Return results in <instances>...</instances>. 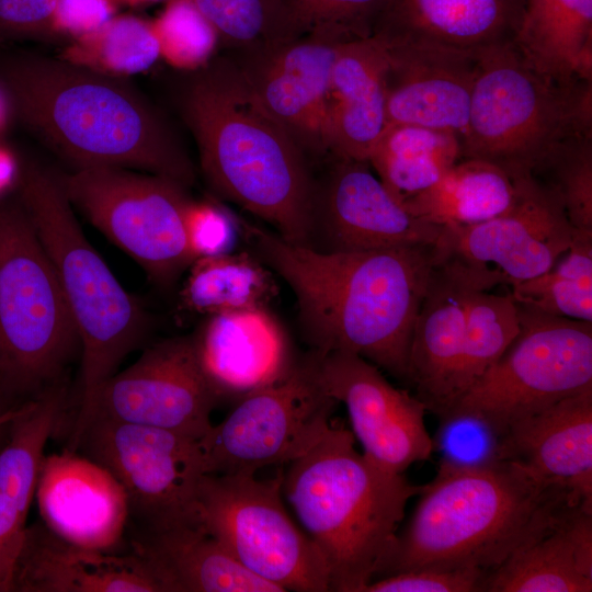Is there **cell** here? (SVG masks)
<instances>
[{
    "instance_id": "3957f363",
    "label": "cell",
    "mask_w": 592,
    "mask_h": 592,
    "mask_svg": "<svg viewBox=\"0 0 592 592\" xmlns=\"http://www.w3.org/2000/svg\"><path fill=\"white\" fill-rule=\"evenodd\" d=\"M189 73L179 105L210 187L286 241L311 247L315 179L305 152L231 57Z\"/></svg>"
},
{
    "instance_id": "2e32d148",
    "label": "cell",
    "mask_w": 592,
    "mask_h": 592,
    "mask_svg": "<svg viewBox=\"0 0 592 592\" xmlns=\"http://www.w3.org/2000/svg\"><path fill=\"white\" fill-rule=\"evenodd\" d=\"M315 353L320 383L345 406L352 434L367 459L389 473L403 474L431 457L434 443L425 425L428 410L415 395L392 386L376 365L357 354Z\"/></svg>"
},
{
    "instance_id": "7a4b0ae2",
    "label": "cell",
    "mask_w": 592,
    "mask_h": 592,
    "mask_svg": "<svg viewBox=\"0 0 592 592\" xmlns=\"http://www.w3.org/2000/svg\"><path fill=\"white\" fill-rule=\"evenodd\" d=\"M0 83L14 117L72 169L117 167L193 184L186 151L127 78L21 53L0 62Z\"/></svg>"
},
{
    "instance_id": "c3c4849f",
    "label": "cell",
    "mask_w": 592,
    "mask_h": 592,
    "mask_svg": "<svg viewBox=\"0 0 592 592\" xmlns=\"http://www.w3.org/2000/svg\"><path fill=\"white\" fill-rule=\"evenodd\" d=\"M12 117H14V114L10 98L3 86L0 83V136L9 127Z\"/></svg>"
},
{
    "instance_id": "1f68e13d",
    "label": "cell",
    "mask_w": 592,
    "mask_h": 592,
    "mask_svg": "<svg viewBox=\"0 0 592 592\" xmlns=\"http://www.w3.org/2000/svg\"><path fill=\"white\" fill-rule=\"evenodd\" d=\"M462 159L459 137L449 130L387 125L368 162L391 196L403 204L431 187Z\"/></svg>"
},
{
    "instance_id": "ee69618b",
    "label": "cell",
    "mask_w": 592,
    "mask_h": 592,
    "mask_svg": "<svg viewBox=\"0 0 592 592\" xmlns=\"http://www.w3.org/2000/svg\"><path fill=\"white\" fill-rule=\"evenodd\" d=\"M56 2L57 0H0V42L47 41L56 37Z\"/></svg>"
},
{
    "instance_id": "ab89813d",
    "label": "cell",
    "mask_w": 592,
    "mask_h": 592,
    "mask_svg": "<svg viewBox=\"0 0 592 592\" xmlns=\"http://www.w3.org/2000/svg\"><path fill=\"white\" fill-rule=\"evenodd\" d=\"M151 23L160 57L172 67L190 72L214 57L216 32L191 0H170Z\"/></svg>"
},
{
    "instance_id": "4fadbf2b",
    "label": "cell",
    "mask_w": 592,
    "mask_h": 592,
    "mask_svg": "<svg viewBox=\"0 0 592 592\" xmlns=\"http://www.w3.org/2000/svg\"><path fill=\"white\" fill-rule=\"evenodd\" d=\"M337 405L320 383L317 355L310 350L285 378L238 400L198 440L205 474L284 467L321 439Z\"/></svg>"
},
{
    "instance_id": "44dd1931",
    "label": "cell",
    "mask_w": 592,
    "mask_h": 592,
    "mask_svg": "<svg viewBox=\"0 0 592 592\" xmlns=\"http://www.w3.org/2000/svg\"><path fill=\"white\" fill-rule=\"evenodd\" d=\"M476 289L456 266L435 261L413 325L407 382L428 412L437 415L440 421L463 398L460 371L467 308Z\"/></svg>"
},
{
    "instance_id": "30bf717a",
    "label": "cell",
    "mask_w": 592,
    "mask_h": 592,
    "mask_svg": "<svg viewBox=\"0 0 592 592\" xmlns=\"http://www.w3.org/2000/svg\"><path fill=\"white\" fill-rule=\"evenodd\" d=\"M516 305L519 333L447 415L474 417L499 439L520 420L592 387V322Z\"/></svg>"
},
{
    "instance_id": "9c48e42d",
    "label": "cell",
    "mask_w": 592,
    "mask_h": 592,
    "mask_svg": "<svg viewBox=\"0 0 592 592\" xmlns=\"http://www.w3.org/2000/svg\"><path fill=\"white\" fill-rule=\"evenodd\" d=\"M282 471L204 474L197 488L200 525L247 570L283 592L330 591L318 548L284 504Z\"/></svg>"
},
{
    "instance_id": "d6a6232c",
    "label": "cell",
    "mask_w": 592,
    "mask_h": 592,
    "mask_svg": "<svg viewBox=\"0 0 592 592\" xmlns=\"http://www.w3.org/2000/svg\"><path fill=\"white\" fill-rule=\"evenodd\" d=\"M181 291L184 307L207 317L267 307L277 296L270 269L247 252L200 258L187 267Z\"/></svg>"
},
{
    "instance_id": "5b68a950",
    "label": "cell",
    "mask_w": 592,
    "mask_h": 592,
    "mask_svg": "<svg viewBox=\"0 0 592 592\" xmlns=\"http://www.w3.org/2000/svg\"><path fill=\"white\" fill-rule=\"evenodd\" d=\"M423 486L384 470L332 425L283 467L282 493L321 554L330 591L363 592L398 533L409 500Z\"/></svg>"
},
{
    "instance_id": "d6986e66",
    "label": "cell",
    "mask_w": 592,
    "mask_h": 592,
    "mask_svg": "<svg viewBox=\"0 0 592 592\" xmlns=\"http://www.w3.org/2000/svg\"><path fill=\"white\" fill-rule=\"evenodd\" d=\"M35 500L42 523L59 537L88 548L124 550L126 493L105 467L89 457L70 448L45 455Z\"/></svg>"
},
{
    "instance_id": "603a6c76",
    "label": "cell",
    "mask_w": 592,
    "mask_h": 592,
    "mask_svg": "<svg viewBox=\"0 0 592 592\" xmlns=\"http://www.w3.org/2000/svg\"><path fill=\"white\" fill-rule=\"evenodd\" d=\"M11 592H162L148 563L129 546L102 550L70 543L42 522L27 525Z\"/></svg>"
},
{
    "instance_id": "ba28073f",
    "label": "cell",
    "mask_w": 592,
    "mask_h": 592,
    "mask_svg": "<svg viewBox=\"0 0 592 592\" xmlns=\"http://www.w3.org/2000/svg\"><path fill=\"white\" fill-rule=\"evenodd\" d=\"M80 352L54 267L19 204H0V380L31 398L61 382Z\"/></svg>"
},
{
    "instance_id": "277c9868",
    "label": "cell",
    "mask_w": 592,
    "mask_h": 592,
    "mask_svg": "<svg viewBox=\"0 0 592 592\" xmlns=\"http://www.w3.org/2000/svg\"><path fill=\"white\" fill-rule=\"evenodd\" d=\"M419 496L374 579L420 568L489 572L583 506L565 489L509 459L480 465L441 460Z\"/></svg>"
},
{
    "instance_id": "f35d334b",
    "label": "cell",
    "mask_w": 592,
    "mask_h": 592,
    "mask_svg": "<svg viewBox=\"0 0 592 592\" xmlns=\"http://www.w3.org/2000/svg\"><path fill=\"white\" fill-rule=\"evenodd\" d=\"M289 41L327 34L371 37L389 0H278Z\"/></svg>"
},
{
    "instance_id": "7bdbcfd3",
    "label": "cell",
    "mask_w": 592,
    "mask_h": 592,
    "mask_svg": "<svg viewBox=\"0 0 592 592\" xmlns=\"http://www.w3.org/2000/svg\"><path fill=\"white\" fill-rule=\"evenodd\" d=\"M480 569L420 568L372 580L363 592H483Z\"/></svg>"
},
{
    "instance_id": "e575fe53",
    "label": "cell",
    "mask_w": 592,
    "mask_h": 592,
    "mask_svg": "<svg viewBox=\"0 0 592 592\" xmlns=\"http://www.w3.org/2000/svg\"><path fill=\"white\" fill-rule=\"evenodd\" d=\"M58 57L106 76L127 78L149 69L160 52L151 22L115 14L95 31L72 39Z\"/></svg>"
},
{
    "instance_id": "52a82bcc",
    "label": "cell",
    "mask_w": 592,
    "mask_h": 592,
    "mask_svg": "<svg viewBox=\"0 0 592 592\" xmlns=\"http://www.w3.org/2000/svg\"><path fill=\"white\" fill-rule=\"evenodd\" d=\"M582 130H592V79L549 77L513 43L479 53L462 159L487 161L519 181L561 138Z\"/></svg>"
},
{
    "instance_id": "836d02e7",
    "label": "cell",
    "mask_w": 592,
    "mask_h": 592,
    "mask_svg": "<svg viewBox=\"0 0 592 592\" xmlns=\"http://www.w3.org/2000/svg\"><path fill=\"white\" fill-rule=\"evenodd\" d=\"M510 288L519 305L592 322V234L574 231L569 249L549 270Z\"/></svg>"
},
{
    "instance_id": "8fae6325",
    "label": "cell",
    "mask_w": 592,
    "mask_h": 592,
    "mask_svg": "<svg viewBox=\"0 0 592 592\" xmlns=\"http://www.w3.org/2000/svg\"><path fill=\"white\" fill-rule=\"evenodd\" d=\"M58 179L72 207L156 283H172L193 262L184 227L187 187L104 166L75 168Z\"/></svg>"
},
{
    "instance_id": "8d00e7d4",
    "label": "cell",
    "mask_w": 592,
    "mask_h": 592,
    "mask_svg": "<svg viewBox=\"0 0 592 592\" xmlns=\"http://www.w3.org/2000/svg\"><path fill=\"white\" fill-rule=\"evenodd\" d=\"M519 330V309L510 293L479 289L471 293L460 371L463 398L503 355Z\"/></svg>"
},
{
    "instance_id": "b9f144b4",
    "label": "cell",
    "mask_w": 592,
    "mask_h": 592,
    "mask_svg": "<svg viewBox=\"0 0 592 592\" xmlns=\"http://www.w3.org/2000/svg\"><path fill=\"white\" fill-rule=\"evenodd\" d=\"M440 447L442 460L456 465H480L500 459V439L485 423L466 414H454L441 420L433 440Z\"/></svg>"
},
{
    "instance_id": "4316f807",
    "label": "cell",
    "mask_w": 592,
    "mask_h": 592,
    "mask_svg": "<svg viewBox=\"0 0 592 592\" xmlns=\"http://www.w3.org/2000/svg\"><path fill=\"white\" fill-rule=\"evenodd\" d=\"M386 66L385 46L375 36L353 39L343 46L329 89L330 156L368 160L387 126Z\"/></svg>"
},
{
    "instance_id": "cb8c5ba5",
    "label": "cell",
    "mask_w": 592,
    "mask_h": 592,
    "mask_svg": "<svg viewBox=\"0 0 592 592\" xmlns=\"http://www.w3.org/2000/svg\"><path fill=\"white\" fill-rule=\"evenodd\" d=\"M67 406L62 380L25 399L0 446V592H11L45 446L60 429Z\"/></svg>"
},
{
    "instance_id": "d4e9b609",
    "label": "cell",
    "mask_w": 592,
    "mask_h": 592,
    "mask_svg": "<svg viewBox=\"0 0 592 592\" xmlns=\"http://www.w3.org/2000/svg\"><path fill=\"white\" fill-rule=\"evenodd\" d=\"M499 449L592 510V387L512 424Z\"/></svg>"
},
{
    "instance_id": "f1b7e54d",
    "label": "cell",
    "mask_w": 592,
    "mask_h": 592,
    "mask_svg": "<svg viewBox=\"0 0 592 592\" xmlns=\"http://www.w3.org/2000/svg\"><path fill=\"white\" fill-rule=\"evenodd\" d=\"M592 591V510L578 506L488 572L483 592Z\"/></svg>"
},
{
    "instance_id": "60d3db41",
    "label": "cell",
    "mask_w": 592,
    "mask_h": 592,
    "mask_svg": "<svg viewBox=\"0 0 592 592\" xmlns=\"http://www.w3.org/2000/svg\"><path fill=\"white\" fill-rule=\"evenodd\" d=\"M184 227L193 261L234 252L241 236L239 219L208 201L190 198Z\"/></svg>"
},
{
    "instance_id": "74e56055",
    "label": "cell",
    "mask_w": 592,
    "mask_h": 592,
    "mask_svg": "<svg viewBox=\"0 0 592 592\" xmlns=\"http://www.w3.org/2000/svg\"><path fill=\"white\" fill-rule=\"evenodd\" d=\"M218 44L243 54L289 41L278 0H191Z\"/></svg>"
},
{
    "instance_id": "6da1fadb",
    "label": "cell",
    "mask_w": 592,
    "mask_h": 592,
    "mask_svg": "<svg viewBox=\"0 0 592 592\" xmlns=\"http://www.w3.org/2000/svg\"><path fill=\"white\" fill-rule=\"evenodd\" d=\"M239 223L254 255L293 291L310 350L354 353L408 380L412 329L435 263L434 244L331 252Z\"/></svg>"
},
{
    "instance_id": "7dc6e473",
    "label": "cell",
    "mask_w": 592,
    "mask_h": 592,
    "mask_svg": "<svg viewBox=\"0 0 592 592\" xmlns=\"http://www.w3.org/2000/svg\"><path fill=\"white\" fill-rule=\"evenodd\" d=\"M23 401H16V397L0 380V446L4 442L10 424Z\"/></svg>"
},
{
    "instance_id": "f6af8a7d",
    "label": "cell",
    "mask_w": 592,
    "mask_h": 592,
    "mask_svg": "<svg viewBox=\"0 0 592 592\" xmlns=\"http://www.w3.org/2000/svg\"><path fill=\"white\" fill-rule=\"evenodd\" d=\"M117 0H57L54 32L72 39L89 34L115 15Z\"/></svg>"
},
{
    "instance_id": "f546056e",
    "label": "cell",
    "mask_w": 592,
    "mask_h": 592,
    "mask_svg": "<svg viewBox=\"0 0 592 592\" xmlns=\"http://www.w3.org/2000/svg\"><path fill=\"white\" fill-rule=\"evenodd\" d=\"M513 44L549 77L592 79V0H526Z\"/></svg>"
},
{
    "instance_id": "484cf974",
    "label": "cell",
    "mask_w": 592,
    "mask_h": 592,
    "mask_svg": "<svg viewBox=\"0 0 592 592\" xmlns=\"http://www.w3.org/2000/svg\"><path fill=\"white\" fill-rule=\"evenodd\" d=\"M526 0H389L372 36L479 54L513 43Z\"/></svg>"
},
{
    "instance_id": "7c38bea8",
    "label": "cell",
    "mask_w": 592,
    "mask_h": 592,
    "mask_svg": "<svg viewBox=\"0 0 592 592\" xmlns=\"http://www.w3.org/2000/svg\"><path fill=\"white\" fill-rule=\"evenodd\" d=\"M68 448L105 467L122 485L134 534L200 525L197 488L205 469L198 440L91 419L69 440Z\"/></svg>"
},
{
    "instance_id": "9a60e30c",
    "label": "cell",
    "mask_w": 592,
    "mask_h": 592,
    "mask_svg": "<svg viewBox=\"0 0 592 592\" xmlns=\"http://www.w3.org/2000/svg\"><path fill=\"white\" fill-rule=\"evenodd\" d=\"M219 400L206 380L191 337L162 340L99 389L72 439L91 419L158 428L201 440Z\"/></svg>"
},
{
    "instance_id": "e0dca14e",
    "label": "cell",
    "mask_w": 592,
    "mask_h": 592,
    "mask_svg": "<svg viewBox=\"0 0 592 592\" xmlns=\"http://www.w3.org/2000/svg\"><path fill=\"white\" fill-rule=\"evenodd\" d=\"M315 180L312 241L322 251H365L435 244L442 227L410 214L368 161L328 157Z\"/></svg>"
},
{
    "instance_id": "bcb514c9",
    "label": "cell",
    "mask_w": 592,
    "mask_h": 592,
    "mask_svg": "<svg viewBox=\"0 0 592 592\" xmlns=\"http://www.w3.org/2000/svg\"><path fill=\"white\" fill-rule=\"evenodd\" d=\"M21 169L13 151L0 143V195L19 182Z\"/></svg>"
},
{
    "instance_id": "4dcf8cb0",
    "label": "cell",
    "mask_w": 592,
    "mask_h": 592,
    "mask_svg": "<svg viewBox=\"0 0 592 592\" xmlns=\"http://www.w3.org/2000/svg\"><path fill=\"white\" fill-rule=\"evenodd\" d=\"M519 181L483 160L460 159L431 187L403 204L413 216L445 226H470L492 219L515 203Z\"/></svg>"
},
{
    "instance_id": "8992f818",
    "label": "cell",
    "mask_w": 592,
    "mask_h": 592,
    "mask_svg": "<svg viewBox=\"0 0 592 592\" xmlns=\"http://www.w3.org/2000/svg\"><path fill=\"white\" fill-rule=\"evenodd\" d=\"M18 184L20 203L54 267L80 342L77 425L101 386L144 339L148 317L84 236L58 175L27 163Z\"/></svg>"
},
{
    "instance_id": "7402d4cb",
    "label": "cell",
    "mask_w": 592,
    "mask_h": 592,
    "mask_svg": "<svg viewBox=\"0 0 592 592\" xmlns=\"http://www.w3.org/2000/svg\"><path fill=\"white\" fill-rule=\"evenodd\" d=\"M191 338L219 402L236 403L282 380L297 362L286 331L267 307L209 316Z\"/></svg>"
},
{
    "instance_id": "ffe728a7",
    "label": "cell",
    "mask_w": 592,
    "mask_h": 592,
    "mask_svg": "<svg viewBox=\"0 0 592 592\" xmlns=\"http://www.w3.org/2000/svg\"><path fill=\"white\" fill-rule=\"evenodd\" d=\"M383 44L387 125L449 130L460 140L479 54L428 44Z\"/></svg>"
},
{
    "instance_id": "83f0119b",
    "label": "cell",
    "mask_w": 592,
    "mask_h": 592,
    "mask_svg": "<svg viewBox=\"0 0 592 592\" xmlns=\"http://www.w3.org/2000/svg\"><path fill=\"white\" fill-rule=\"evenodd\" d=\"M128 546L148 563L162 592H283L241 566L201 525L133 534Z\"/></svg>"
},
{
    "instance_id": "ac0fdd59",
    "label": "cell",
    "mask_w": 592,
    "mask_h": 592,
    "mask_svg": "<svg viewBox=\"0 0 592 592\" xmlns=\"http://www.w3.org/2000/svg\"><path fill=\"white\" fill-rule=\"evenodd\" d=\"M353 39L309 34L253 52L232 54L264 107L287 129L308 159L329 156L328 99L331 73Z\"/></svg>"
},
{
    "instance_id": "5bb4252c",
    "label": "cell",
    "mask_w": 592,
    "mask_h": 592,
    "mask_svg": "<svg viewBox=\"0 0 592 592\" xmlns=\"http://www.w3.org/2000/svg\"><path fill=\"white\" fill-rule=\"evenodd\" d=\"M573 228L560 203L531 178L505 213L470 226H445L435 261L462 271L480 291L514 284L549 270L569 249Z\"/></svg>"
},
{
    "instance_id": "d590c367",
    "label": "cell",
    "mask_w": 592,
    "mask_h": 592,
    "mask_svg": "<svg viewBox=\"0 0 592 592\" xmlns=\"http://www.w3.org/2000/svg\"><path fill=\"white\" fill-rule=\"evenodd\" d=\"M530 178L560 203L574 231L592 234V130L561 138Z\"/></svg>"
},
{
    "instance_id": "681fc988",
    "label": "cell",
    "mask_w": 592,
    "mask_h": 592,
    "mask_svg": "<svg viewBox=\"0 0 592 592\" xmlns=\"http://www.w3.org/2000/svg\"><path fill=\"white\" fill-rule=\"evenodd\" d=\"M117 1L119 3H125L128 5H140V4H146V3L153 2L157 0H117Z\"/></svg>"
}]
</instances>
